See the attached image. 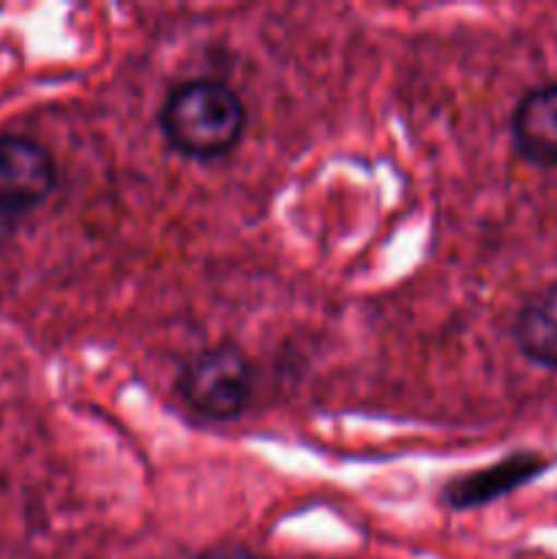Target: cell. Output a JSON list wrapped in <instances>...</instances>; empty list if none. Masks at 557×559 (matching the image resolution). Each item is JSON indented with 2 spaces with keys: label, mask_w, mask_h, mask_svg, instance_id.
<instances>
[{
  "label": "cell",
  "mask_w": 557,
  "mask_h": 559,
  "mask_svg": "<svg viewBox=\"0 0 557 559\" xmlns=\"http://www.w3.org/2000/svg\"><path fill=\"white\" fill-rule=\"evenodd\" d=\"M158 123L169 145L183 156L218 158L244 136L246 107L224 82L191 80L167 93Z\"/></svg>",
  "instance_id": "6da1fadb"
},
{
  "label": "cell",
  "mask_w": 557,
  "mask_h": 559,
  "mask_svg": "<svg viewBox=\"0 0 557 559\" xmlns=\"http://www.w3.org/2000/svg\"><path fill=\"white\" fill-rule=\"evenodd\" d=\"M251 360L233 344H218L191 358L178 380L183 402L211 420L240 418L251 402Z\"/></svg>",
  "instance_id": "7a4b0ae2"
},
{
  "label": "cell",
  "mask_w": 557,
  "mask_h": 559,
  "mask_svg": "<svg viewBox=\"0 0 557 559\" xmlns=\"http://www.w3.org/2000/svg\"><path fill=\"white\" fill-rule=\"evenodd\" d=\"M55 162L44 145L27 136H0V211L25 213L55 189Z\"/></svg>",
  "instance_id": "3957f363"
},
{
  "label": "cell",
  "mask_w": 557,
  "mask_h": 559,
  "mask_svg": "<svg viewBox=\"0 0 557 559\" xmlns=\"http://www.w3.org/2000/svg\"><path fill=\"white\" fill-rule=\"evenodd\" d=\"M511 136L519 156L535 167H557V85L524 93L511 118Z\"/></svg>",
  "instance_id": "277c9868"
},
{
  "label": "cell",
  "mask_w": 557,
  "mask_h": 559,
  "mask_svg": "<svg viewBox=\"0 0 557 559\" xmlns=\"http://www.w3.org/2000/svg\"><path fill=\"white\" fill-rule=\"evenodd\" d=\"M546 469V462L533 453H522V456H508L506 462L495 464V467L484 469V473H475L470 478L457 480L446 489V502L451 508H473V506H486L495 497L508 495L517 486L528 484L535 475H541Z\"/></svg>",
  "instance_id": "5b68a950"
},
{
  "label": "cell",
  "mask_w": 557,
  "mask_h": 559,
  "mask_svg": "<svg viewBox=\"0 0 557 559\" xmlns=\"http://www.w3.org/2000/svg\"><path fill=\"white\" fill-rule=\"evenodd\" d=\"M513 342L530 364L557 371V284L541 289L522 306Z\"/></svg>",
  "instance_id": "8992f818"
},
{
  "label": "cell",
  "mask_w": 557,
  "mask_h": 559,
  "mask_svg": "<svg viewBox=\"0 0 557 559\" xmlns=\"http://www.w3.org/2000/svg\"><path fill=\"white\" fill-rule=\"evenodd\" d=\"M194 559H262L257 557L254 551L246 549V546H211V549H205L202 555H197Z\"/></svg>",
  "instance_id": "52a82bcc"
}]
</instances>
